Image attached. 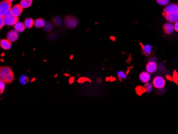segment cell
I'll return each mask as SVG.
<instances>
[{
  "label": "cell",
  "instance_id": "f546056e",
  "mask_svg": "<svg viewBox=\"0 0 178 134\" xmlns=\"http://www.w3.org/2000/svg\"><path fill=\"white\" fill-rule=\"evenodd\" d=\"M74 81V77H72V78H70L69 80V83H70V84L73 83Z\"/></svg>",
  "mask_w": 178,
  "mask_h": 134
},
{
  "label": "cell",
  "instance_id": "d6986e66",
  "mask_svg": "<svg viewBox=\"0 0 178 134\" xmlns=\"http://www.w3.org/2000/svg\"><path fill=\"white\" fill-rule=\"evenodd\" d=\"M152 47L150 45H146L143 48V50H142V53L143 55L148 56L150 55L151 52H152Z\"/></svg>",
  "mask_w": 178,
  "mask_h": 134
},
{
  "label": "cell",
  "instance_id": "83f0119b",
  "mask_svg": "<svg viewBox=\"0 0 178 134\" xmlns=\"http://www.w3.org/2000/svg\"><path fill=\"white\" fill-rule=\"evenodd\" d=\"M87 80H89V79H87L86 78H79V79L78 80V82L79 83H83V82H85L86 81H87Z\"/></svg>",
  "mask_w": 178,
  "mask_h": 134
},
{
  "label": "cell",
  "instance_id": "7402d4cb",
  "mask_svg": "<svg viewBox=\"0 0 178 134\" xmlns=\"http://www.w3.org/2000/svg\"><path fill=\"white\" fill-rule=\"evenodd\" d=\"M13 80H14V74L12 72L6 77V80L4 82L7 83H11Z\"/></svg>",
  "mask_w": 178,
  "mask_h": 134
},
{
  "label": "cell",
  "instance_id": "2e32d148",
  "mask_svg": "<svg viewBox=\"0 0 178 134\" xmlns=\"http://www.w3.org/2000/svg\"><path fill=\"white\" fill-rule=\"evenodd\" d=\"M51 21L53 25L56 27L60 26L62 24V19L59 16H55L52 18Z\"/></svg>",
  "mask_w": 178,
  "mask_h": 134
},
{
  "label": "cell",
  "instance_id": "603a6c76",
  "mask_svg": "<svg viewBox=\"0 0 178 134\" xmlns=\"http://www.w3.org/2000/svg\"><path fill=\"white\" fill-rule=\"evenodd\" d=\"M117 76H118V79L121 80V81H122L123 80L126 79L127 77V75L123 71H120L118 72L117 73Z\"/></svg>",
  "mask_w": 178,
  "mask_h": 134
},
{
  "label": "cell",
  "instance_id": "30bf717a",
  "mask_svg": "<svg viewBox=\"0 0 178 134\" xmlns=\"http://www.w3.org/2000/svg\"><path fill=\"white\" fill-rule=\"evenodd\" d=\"M163 29L164 32L167 35H170L172 34L173 32L174 31V28L173 24L171 23H167L165 24L163 27Z\"/></svg>",
  "mask_w": 178,
  "mask_h": 134
},
{
  "label": "cell",
  "instance_id": "d4e9b609",
  "mask_svg": "<svg viewBox=\"0 0 178 134\" xmlns=\"http://www.w3.org/2000/svg\"><path fill=\"white\" fill-rule=\"evenodd\" d=\"M157 3L161 6H166L169 2V0H156Z\"/></svg>",
  "mask_w": 178,
  "mask_h": 134
},
{
  "label": "cell",
  "instance_id": "277c9868",
  "mask_svg": "<svg viewBox=\"0 0 178 134\" xmlns=\"http://www.w3.org/2000/svg\"><path fill=\"white\" fill-rule=\"evenodd\" d=\"M165 80L162 76H156L153 80L152 85L157 89H162L165 85Z\"/></svg>",
  "mask_w": 178,
  "mask_h": 134
},
{
  "label": "cell",
  "instance_id": "9c48e42d",
  "mask_svg": "<svg viewBox=\"0 0 178 134\" xmlns=\"http://www.w3.org/2000/svg\"><path fill=\"white\" fill-rule=\"evenodd\" d=\"M23 8L19 4H16L13 6L11 8L12 14L16 17H19L21 16V13L23 11Z\"/></svg>",
  "mask_w": 178,
  "mask_h": 134
},
{
  "label": "cell",
  "instance_id": "7c38bea8",
  "mask_svg": "<svg viewBox=\"0 0 178 134\" xmlns=\"http://www.w3.org/2000/svg\"><path fill=\"white\" fill-rule=\"evenodd\" d=\"M139 79L140 81L144 83H147L149 82L150 80V73L148 72H143L141 73L139 76Z\"/></svg>",
  "mask_w": 178,
  "mask_h": 134
},
{
  "label": "cell",
  "instance_id": "5b68a950",
  "mask_svg": "<svg viewBox=\"0 0 178 134\" xmlns=\"http://www.w3.org/2000/svg\"><path fill=\"white\" fill-rule=\"evenodd\" d=\"M178 12V5L174 3H171L167 5L163 10L164 14H169Z\"/></svg>",
  "mask_w": 178,
  "mask_h": 134
},
{
  "label": "cell",
  "instance_id": "6da1fadb",
  "mask_svg": "<svg viewBox=\"0 0 178 134\" xmlns=\"http://www.w3.org/2000/svg\"><path fill=\"white\" fill-rule=\"evenodd\" d=\"M63 21L65 26L69 29H73L75 28L79 23V21L77 18L72 15L66 16L64 18Z\"/></svg>",
  "mask_w": 178,
  "mask_h": 134
},
{
  "label": "cell",
  "instance_id": "4fadbf2b",
  "mask_svg": "<svg viewBox=\"0 0 178 134\" xmlns=\"http://www.w3.org/2000/svg\"><path fill=\"white\" fill-rule=\"evenodd\" d=\"M0 46L4 50H9L11 48V42L8 39H2L0 41Z\"/></svg>",
  "mask_w": 178,
  "mask_h": 134
},
{
  "label": "cell",
  "instance_id": "4dcf8cb0",
  "mask_svg": "<svg viewBox=\"0 0 178 134\" xmlns=\"http://www.w3.org/2000/svg\"><path fill=\"white\" fill-rule=\"evenodd\" d=\"M8 1H9L10 2H13V1H15V0H7Z\"/></svg>",
  "mask_w": 178,
  "mask_h": 134
},
{
  "label": "cell",
  "instance_id": "ac0fdd59",
  "mask_svg": "<svg viewBox=\"0 0 178 134\" xmlns=\"http://www.w3.org/2000/svg\"><path fill=\"white\" fill-rule=\"evenodd\" d=\"M33 0H21L20 5L23 9H27L31 6Z\"/></svg>",
  "mask_w": 178,
  "mask_h": 134
},
{
  "label": "cell",
  "instance_id": "7a4b0ae2",
  "mask_svg": "<svg viewBox=\"0 0 178 134\" xmlns=\"http://www.w3.org/2000/svg\"><path fill=\"white\" fill-rule=\"evenodd\" d=\"M5 25L6 26H14L18 22V18L16 17L12 14L11 9L3 17Z\"/></svg>",
  "mask_w": 178,
  "mask_h": 134
},
{
  "label": "cell",
  "instance_id": "e0dca14e",
  "mask_svg": "<svg viewBox=\"0 0 178 134\" xmlns=\"http://www.w3.org/2000/svg\"><path fill=\"white\" fill-rule=\"evenodd\" d=\"M24 25L26 29H31L34 25V21L31 18H27L24 21Z\"/></svg>",
  "mask_w": 178,
  "mask_h": 134
},
{
  "label": "cell",
  "instance_id": "5bb4252c",
  "mask_svg": "<svg viewBox=\"0 0 178 134\" xmlns=\"http://www.w3.org/2000/svg\"><path fill=\"white\" fill-rule=\"evenodd\" d=\"M46 24V22L43 18H38L34 21V26L36 28L44 27Z\"/></svg>",
  "mask_w": 178,
  "mask_h": 134
},
{
  "label": "cell",
  "instance_id": "ffe728a7",
  "mask_svg": "<svg viewBox=\"0 0 178 134\" xmlns=\"http://www.w3.org/2000/svg\"><path fill=\"white\" fill-rule=\"evenodd\" d=\"M19 82L21 85H26L29 82V78L26 76H21L19 79Z\"/></svg>",
  "mask_w": 178,
  "mask_h": 134
},
{
  "label": "cell",
  "instance_id": "9a60e30c",
  "mask_svg": "<svg viewBox=\"0 0 178 134\" xmlns=\"http://www.w3.org/2000/svg\"><path fill=\"white\" fill-rule=\"evenodd\" d=\"M14 29L19 33H21L25 31L26 29L24 24L18 21L14 25Z\"/></svg>",
  "mask_w": 178,
  "mask_h": 134
},
{
  "label": "cell",
  "instance_id": "4316f807",
  "mask_svg": "<svg viewBox=\"0 0 178 134\" xmlns=\"http://www.w3.org/2000/svg\"><path fill=\"white\" fill-rule=\"evenodd\" d=\"M0 21H1V23H0V29H2L3 27H4V26L5 25L3 17H0Z\"/></svg>",
  "mask_w": 178,
  "mask_h": 134
},
{
  "label": "cell",
  "instance_id": "8fae6325",
  "mask_svg": "<svg viewBox=\"0 0 178 134\" xmlns=\"http://www.w3.org/2000/svg\"><path fill=\"white\" fill-rule=\"evenodd\" d=\"M157 66L154 61H150L146 65V71L149 73H153L156 71Z\"/></svg>",
  "mask_w": 178,
  "mask_h": 134
},
{
  "label": "cell",
  "instance_id": "8992f818",
  "mask_svg": "<svg viewBox=\"0 0 178 134\" xmlns=\"http://www.w3.org/2000/svg\"><path fill=\"white\" fill-rule=\"evenodd\" d=\"M11 68L8 66H3L1 67L0 69V79L1 80L5 81L6 77L9 75L10 73L12 72Z\"/></svg>",
  "mask_w": 178,
  "mask_h": 134
},
{
  "label": "cell",
  "instance_id": "ba28073f",
  "mask_svg": "<svg viewBox=\"0 0 178 134\" xmlns=\"http://www.w3.org/2000/svg\"><path fill=\"white\" fill-rule=\"evenodd\" d=\"M165 19L167 21L171 23H175L178 21V12L169 14H164Z\"/></svg>",
  "mask_w": 178,
  "mask_h": 134
},
{
  "label": "cell",
  "instance_id": "484cf974",
  "mask_svg": "<svg viewBox=\"0 0 178 134\" xmlns=\"http://www.w3.org/2000/svg\"><path fill=\"white\" fill-rule=\"evenodd\" d=\"M5 89V82L1 80L0 81V93L1 94L3 93Z\"/></svg>",
  "mask_w": 178,
  "mask_h": 134
},
{
  "label": "cell",
  "instance_id": "1f68e13d",
  "mask_svg": "<svg viewBox=\"0 0 178 134\" xmlns=\"http://www.w3.org/2000/svg\"><path fill=\"white\" fill-rule=\"evenodd\" d=\"M65 75L66 76H69V75H68V74H65Z\"/></svg>",
  "mask_w": 178,
  "mask_h": 134
},
{
  "label": "cell",
  "instance_id": "cb8c5ba5",
  "mask_svg": "<svg viewBox=\"0 0 178 134\" xmlns=\"http://www.w3.org/2000/svg\"><path fill=\"white\" fill-rule=\"evenodd\" d=\"M145 90L148 92V93H150L152 91V85L149 82L146 83V85H145V87H144Z\"/></svg>",
  "mask_w": 178,
  "mask_h": 134
},
{
  "label": "cell",
  "instance_id": "52a82bcc",
  "mask_svg": "<svg viewBox=\"0 0 178 134\" xmlns=\"http://www.w3.org/2000/svg\"><path fill=\"white\" fill-rule=\"evenodd\" d=\"M7 39L11 42L17 41L19 38V32L16 30H11L7 33Z\"/></svg>",
  "mask_w": 178,
  "mask_h": 134
},
{
  "label": "cell",
  "instance_id": "d6a6232c",
  "mask_svg": "<svg viewBox=\"0 0 178 134\" xmlns=\"http://www.w3.org/2000/svg\"><path fill=\"white\" fill-rule=\"evenodd\" d=\"M35 79H33V80H32V81H34V80H35Z\"/></svg>",
  "mask_w": 178,
  "mask_h": 134
},
{
  "label": "cell",
  "instance_id": "f1b7e54d",
  "mask_svg": "<svg viewBox=\"0 0 178 134\" xmlns=\"http://www.w3.org/2000/svg\"><path fill=\"white\" fill-rule=\"evenodd\" d=\"M174 31L178 32V21L175 22V24H174Z\"/></svg>",
  "mask_w": 178,
  "mask_h": 134
},
{
  "label": "cell",
  "instance_id": "3957f363",
  "mask_svg": "<svg viewBox=\"0 0 178 134\" xmlns=\"http://www.w3.org/2000/svg\"><path fill=\"white\" fill-rule=\"evenodd\" d=\"M12 3L7 0H3L0 3V16L4 17L11 9Z\"/></svg>",
  "mask_w": 178,
  "mask_h": 134
},
{
  "label": "cell",
  "instance_id": "44dd1931",
  "mask_svg": "<svg viewBox=\"0 0 178 134\" xmlns=\"http://www.w3.org/2000/svg\"><path fill=\"white\" fill-rule=\"evenodd\" d=\"M53 28V24L50 22H47L44 27V30L46 32H50Z\"/></svg>",
  "mask_w": 178,
  "mask_h": 134
}]
</instances>
